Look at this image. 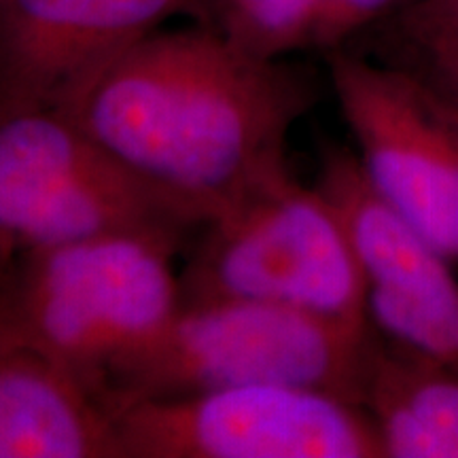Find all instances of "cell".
<instances>
[{"mask_svg": "<svg viewBox=\"0 0 458 458\" xmlns=\"http://www.w3.org/2000/svg\"><path fill=\"white\" fill-rule=\"evenodd\" d=\"M329 81L376 191L458 261V125L418 74L346 49L327 54Z\"/></svg>", "mask_w": 458, "mask_h": 458, "instance_id": "6", "label": "cell"}, {"mask_svg": "<svg viewBox=\"0 0 458 458\" xmlns=\"http://www.w3.org/2000/svg\"><path fill=\"white\" fill-rule=\"evenodd\" d=\"M216 28L266 57L312 49L318 0H206Z\"/></svg>", "mask_w": 458, "mask_h": 458, "instance_id": "11", "label": "cell"}, {"mask_svg": "<svg viewBox=\"0 0 458 458\" xmlns=\"http://www.w3.org/2000/svg\"><path fill=\"white\" fill-rule=\"evenodd\" d=\"M113 162L64 113L0 114V257L28 253L68 193Z\"/></svg>", "mask_w": 458, "mask_h": 458, "instance_id": "9", "label": "cell"}, {"mask_svg": "<svg viewBox=\"0 0 458 458\" xmlns=\"http://www.w3.org/2000/svg\"><path fill=\"white\" fill-rule=\"evenodd\" d=\"M206 0H0V114L28 108L71 117L130 47Z\"/></svg>", "mask_w": 458, "mask_h": 458, "instance_id": "7", "label": "cell"}, {"mask_svg": "<svg viewBox=\"0 0 458 458\" xmlns=\"http://www.w3.org/2000/svg\"><path fill=\"white\" fill-rule=\"evenodd\" d=\"M416 0H318L312 49H342L371 26L386 24Z\"/></svg>", "mask_w": 458, "mask_h": 458, "instance_id": "13", "label": "cell"}, {"mask_svg": "<svg viewBox=\"0 0 458 458\" xmlns=\"http://www.w3.org/2000/svg\"><path fill=\"white\" fill-rule=\"evenodd\" d=\"M394 43L393 64L405 68L458 66V0H416L386 21Z\"/></svg>", "mask_w": 458, "mask_h": 458, "instance_id": "12", "label": "cell"}, {"mask_svg": "<svg viewBox=\"0 0 458 458\" xmlns=\"http://www.w3.org/2000/svg\"><path fill=\"white\" fill-rule=\"evenodd\" d=\"M360 405L385 458H458V371L376 329Z\"/></svg>", "mask_w": 458, "mask_h": 458, "instance_id": "10", "label": "cell"}, {"mask_svg": "<svg viewBox=\"0 0 458 458\" xmlns=\"http://www.w3.org/2000/svg\"><path fill=\"white\" fill-rule=\"evenodd\" d=\"M113 416L122 458H385L363 405L317 388L244 385Z\"/></svg>", "mask_w": 458, "mask_h": 458, "instance_id": "5", "label": "cell"}, {"mask_svg": "<svg viewBox=\"0 0 458 458\" xmlns=\"http://www.w3.org/2000/svg\"><path fill=\"white\" fill-rule=\"evenodd\" d=\"M371 325L267 301L181 306L162 329L105 369L108 410L244 385L317 388L360 403Z\"/></svg>", "mask_w": 458, "mask_h": 458, "instance_id": "2", "label": "cell"}, {"mask_svg": "<svg viewBox=\"0 0 458 458\" xmlns=\"http://www.w3.org/2000/svg\"><path fill=\"white\" fill-rule=\"evenodd\" d=\"M181 306L267 301L369 325L368 278L335 208L289 170L202 225Z\"/></svg>", "mask_w": 458, "mask_h": 458, "instance_id": "4", "label": "cell"}, {"mask_svg": "<svg viewBox=\"0 0 458 458\" xmlns=\"http://www.w3.org/2000/svg\"><path fill=\"white\" fill-rule=\"evenodd\" d=\"M314 102L284 57L221 28L157 30L122 54L71 117L96 145L202 221L286 165V139Z\"/></svg>", "mask_w": 458, "mask_h": 458, "instance_id": "1", "label": "cell"}, {"mask_svg": "<svg viewBox=\"0 0 458 458\" xmlns=\"http://www.w3.org/2000/svg\"><path fill=\"white\" fill-rule=\"evenodd\" d=\"M0 458H122L114 416L71 369L0 348Z\"/></svg>", "mask_w": 458, "mask_h": 458, "instance_id": "8", "label": "cell"}, {"mask_svg": "<svg viewBox=\"0 0 458 458\" xmlns=\"http://www.w3.org/2000/svg\"><path fill=\"white\" fill-rule=\"evenodd\" d=\"M179 249L164 238L122 233L13 257L0 284V348L38 354L98 391L108 365L181 308Z\"/></svg>", "mask_w": 458, "mask_h": 458, "instance_id": "3", "label": "cell"}, {"mask_svg": "<svg viewBox=\"0 0 458 458\" xmlns=\"http://www.w3.org/2000/svg\"><path fill=\"white\" fill-rule=\"evenodd\" d=\"M408 71L418 74L433 89V94L437 96L439 102H442L445 111L450 113V117L458 125V66L408 68Z\"/></svg>", "mask_w": 458, "mask_h": 458, "instance_id": "14", "label": "cell"}]
</instances>
